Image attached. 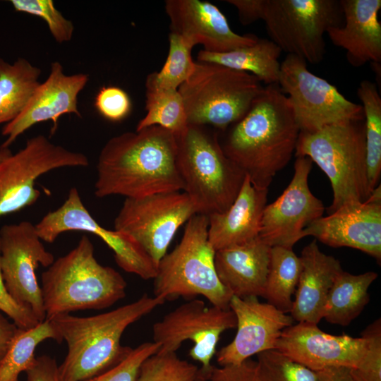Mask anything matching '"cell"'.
I'll use <instances>...</instances> for the list:
<instances>
[{
	"instance_id": "83f0119b",
	"label": "cell",
	"mask_w": 381,
	"mask_h": 381,
	"mask_svg": "<svg viewBox=\"0 0 381 381\" xmlns=\"http://www.w3.org/2000/svg\"><path fill=\"white\" fill-rule=\"evenodd\" d=\"M41 69L24 58L13 64L0 58V125L14 120L40 83Z\"/></svg>"
},
{
	"instance_id": "9a60e30c",
	"label": "cell",
	"mask_w": 381,
	"mask_h": 381,
	"mask_svg": "<svg viewBox=\"0 0 381 381\" xmlns=\"http://www.w3.org/2000/svg\"><path fill=\"white\" fill-rule=\"evenodd\" d=\"M54 257L28 221L5 224L0 229V265L6 289L18 303L28 306L41 322L46 320L41 287L35 270L49 267Z\"/></svg>"
},
{
	"instance_id": "74e56055",
	"label": "cell",
	"mask_w": 381,
	"mask_h": 381,
	"mask_svg": "<svg viewBox=\"0 0 381 381\" xmlns=\"http://www.w3.org/2000/svg\"><path fill=\"white\" fill-rule=\"evenodd\" d=\"M159 349L160 345L154 341L143 343L115 367L83 381H137L143 363Z\"/></svg>"
},
{
	"instance_id": "4fadbf2b",
	"label": "cell",
	"mask_w": 381,
	"mask_h": 381,
	"mask_svg": "<svg viewBox=\"0 0 381 381\" xmlns=\"http://www.w3.org/2000/svg\"><path fill=\"white\" fill-rule=\"evenodd\" d=\"M236 326L230 308L207 307L203 301L191 299L154 324L153 341L160 345L158 352L176 353L184 341H191L189 356L201 364V370H207L221 334Z\"/></svg>"
},
{
	"instance_id": "30bf717a",
	"label": "cell",
	"mask_w": 381,
	"mask_h": 381,
	"mask_svg": "<svg viewBox=\"0 0 381 381\" xmlns=\"http://www.w3.org/2000/svg\"><path fill=\"white\" fill-rule=\"evenodd\" d=\"M278 85L290 101L301 132L364 120L361 104L349 100L335 86L311 73L299 56L287 54L280 63Z\"/></svg>"
},
{
	"instance_id": "8992f818",
	"label": "cell",
	"mask_w": 381,
	"mask_h": 381,
	"mask_svg": "<svg viewBox=\"0 0 381 381\" xmlns=\"http://www.w3.org/2000/svg\"><path fill=\"white\" fill-rule=\"evenodd\" d=\"M294 155L310 158L329 179L333 199L329 214L369 198L372 191L367 174L364 120L300 132Z\"/></svg>"
},
{
	"instance_id": "8d00e7d4",
	"label": "cell",
	"mask_w": 381,
	"mask_h": 381,
	"mask_svg": "<svg viewBox=\"0 0 381 381\" xmlns=\"http://www.w3.org/2000/svg\"><path fill=\"white\" fill-rule=\"evenodd\" d=\"M367 340L366 350L358 365L350 368L353 381H381V320L378 318L361 333Z\"/></svg>"
},
{
	"instance_id": "f35d334b",
	"label": "cell",
	"mask_w": 381,
	"mask_h": 381,
	"mask_svg": "<svg viewBox=\"0 0 381 381\" xmlns=\"http://www.w3.org/2000/svg\"><path fill=\"white\" fill-rule=\"evenodd\" d=\"M95 107L104 119L118 122L131 112L132 103L128 93L116 86H104L95 98Z\"/></svg>"
},
{
	"instance_id": "ffe728a7",
	"label": "cell",
	"mask_w": 381,
	"mask_h": 381,
	"mask_svg": "<svg viewBox=\"0 0 381 381\" xmlns=\"http://www.w3.org/2000/svg\"><path fill=\"white\" fill-rule=\"evenodd\" d=\"M88 81V74L66 75L60 62L52 63L48 77L36 87L23 111L3 127L1 134L6 138L0 146L9 148L20 135L37 123L52 121L54 133L59 119L64 114L81 117L78 98Z\"/></svg>"
},
{
	"instance_id": "e0dca14e",
	"label": "cell",
	"mask_w": 381,
	"mask_h": 381,
	"mask_svg": "<svg viewBox=\"0 0 381 381\" xmlns=\"http://www.w3.org/2000/svg\"><path fill=\"white\" fill-rule=\"evenodd\" d=\"M334 248L349 247L381 260V189L377 185L364 202L346 204L326 217L311 222L304 229Z\"/></svg>"
},
{
	"instance_id": "ba28073f",
	"label": "cell",
	"mask_w": 381,
	"mask_h": 381,
	"mask_svg": "<svg viewBox=\"0 0 381 381\" xmlns=\"http://www.w3.org/2000/svg\"><path fill=\"white\" fill-rule=\"evenodd\" d=\"M263 88L249 73L197 61L193 73L179 92L188 125L225 131L246 115Z\"/></svg>"
},
{
	"instance_id": "6da1fadb",
	"label": "cell",
	"mask_w": 381,
	"mask_h": 381,
	"mask_svg": "<svg viewBox=\"0 0 381 381\" xmlns=\"http://www.w3.org/2000/svg\"><path fill=\"white\" fill-rule=\"evenodd\" d=\"M176 157V137L160 126L114 136L98 157L95 194L138 198L180 191L183 183Z\"/></svg>"
},
{
	"instance_id": "d6986e66",
	"label": "cell",
	"mask_w": 381,
	"mask_h": 381,
	"mask_svg": "<svg viewBox=\"0 0 381 381\" xmlns=\"http://www.w3.org/2000/svg\"><path fill=\"white\" fill-rule=\"evenodd\" d=\"M366 346L363 336L332 335L322 331L317 324L299 322L282 331L275 349L317 372L332 366L356 367Z\"/></svg>"
},
{
	"instance_id": "f546056e",
	"label": "cell",
	"mask_w": 381,
	"mask_h": 381,
	"mask_svg": "<svg viewBox=\"0 0 381 381\" xmlns=\"http://www.w3.org/2000/svg\"><path fill=\"white\" fill-rule=\"evenodd\" d=\"M48 339L59 344L63 341L49 320L30 329L18 328L6 353L0 360V381H19L20 374L29 370L35 363L37 346Z\"/></svg>"
},
{
	"instance_id": "ab89813d",
	"label": "cell",
	"mask_w": 381,
	"mask_h": 381,
	"mask_svg": "<svg viewBox=\"0 0 381 381\" xmlns=\"http://www.w3.org/2000/svg\"><path fill=\"white\" fill-rule=\"evenodd\" d=\"M0 310L9 317L20 329H30L40 322L30 308L17 302L8 293L2 277L1 265Z\"/></svg>"
},
{
	"instance_id": "b9f144b4",
	"label": "cell",
	"mask_w": 381,
	"mask_h": 381,
	"mask_svg": "<svg viewBox=\"0 0 381 381\" xmlns=\"http://www.w3.org/2000/svg\"><path fill=\"white\" fill-rule=\"evenodd\" d=\"M25 373L27 381H61L56 360L47 355L36 357L32 367Z\"/></svg>"
},
{
	"instance_id": "7dc6e473",
	"label": "cell",
	"mask_w": 381,
	"mask_h": 381,
	"mask_svg": "<svg viewBox=\"0 0 381 381\" xmlns=\"http://www.w3.org/2000/svg\"><path fill=\"white\" fill-rule=\"evenodd\" d=\"M196 381H211L207 376V370L199 368V374Z\"/></svg>"
},
{
	"instance_id": "ee69618b",
	"label": "cell",
	"mask_w": 381,
	"mask_h": 381,
	"mask_svg": "<svg viewBox=\"0 0 381 381\" xmlns=\"http://www.w3.org/2000/svg\"><path fill=\"white\" fill-rule=\"evenodd\" d=\"M18 327L0 313V360L6 353Z\"/></svg>"
},
{
	"instance_id": "7c38bea8",
	"label": "cell",
	"mask_w": 381,
	"mask_h": 381,
	"mask_svg": "<svg viewBox=\"0 0 381 381\" xmlns=\"http://www.w3.org/2000/svg\"><path fill=\"white\" fill-rule=\"evenodd\" d=\"M195 214L185 192L126 198L114 219V229L133 237L158 265L179 228Z\"/></svg>"
},
{
	"instance_id": "2e32d148",
	"label": "cell",
	"mask_w": 381,
	"mask_h": 381,
	"mask_svg": "<svg viewBox=\"0 0 381 381\" xmlns=\"http://www.w3.org/2000/svg\"><path fill=\"white\" fill-rule=\"evenodd\" d=\"M313 162L298 156L291 181L282 195L264 209L259 237L270 247L293 249L304 238V229L322 217L325 206L308 186Z\"/></svg>"
},
{
	"instance_id": "9c48e42d",
	"label": "cell",
	"mask_w": 381,
	"mask_h": 381,
	"mask_svg": "<svg viewBox=\"0 0 381 381\" xmlns=\"http://www.w3.org/2000/svg\"><path fill=\"white\" fill-rule=\"evenodd\" d=\"M261 20L282 51L315 64L324 58L327 28L342 24L343 14L337 0H262Z\"/></svg>"
},
{
	"instance_id": "603a6c76",
	"label": "cell",
	"mask_w": 381,
	"mask_h": 381,
	"mask_svg": "<svg viewBox=\"0 0 381 381\" xmlns=\"http://www.w3.org/2000/svg\"><path fill=\"white\" fill-rule=\"evenodd\" d=\"M270 248L258 236L246 243L215 250L217 276L232 296L263 297Z\"/></svg>"
},
{
	"instance_id": "5bb4252c",
	"label": "cell",
	"mask_w": 381,
	"mask_h": 381,
	"mask_svg": "<svg viewBox=\"0 0 381 381\" xmlns=\"http://www.w3.org/2000/svg\"><path fill=\"white\" fill-rule=\"evenodd\" d=\"M35 225L42 241L53 243L62 233L86 231L99 237L111 249L116 264L125 272L143 279H154L158 265L130 235L102 227L84 205L76 188H71L64 203L46 214Z\"/></svg>"
},
{
	"instance_id": "f1b7e54d",
	"label": "cell",
	"mask_w": 381,
	"mask_h": 381,
	"mask_svg": "<svg viewBox=\"0 0 381 381\" xmlns=\"http://www.w3.org/2000/svg\"><path fill=\"white\" fill-rule=\"evenodd\" d=\"M301 261L293 249L271 247L263 297L277 309L290 313L301 272Z\"/></svg>"
},
{
	"instance_id": "cb8c5ba5",
	"label": "cell",
	"mask_w": 381,
	"mask_h": 381,
	"mask_svg": "<svg viewBox=\"0 0 381 381\" xmlns=\"http://www.w3.org/2000/svg\"><path fill=\"white\" fill-rule=\"evenodd\" d=\"M268 189L254 186L247 176L231 205L208 216V239L215 250L246 243L259 236Z\"/></svg>"
},
{
	"instance_id": "ac0fdd59",
	"label": "cell",
	"mask_w": 381,
	"mask_h": 381,
	"mask_svg": "<svg viewBox=\"0 0 381 381\" xmlns=\"http://www.w3.org/2000/svg\"><path fill=\"white\" fill-rule=\"evenodd\" d=\"M229 308L236 319L237 332L234 339L216 355L219 366L238 365L252 356L275 349L282 331L293 325L290 315L258 297L233 296Z\"/></svg>"
},
{
	"instance_id": "60d3db41",
	"label": "cell",
	"mask_w": 381,
	"mask_h": 381,
	"mask_svg": "<svg viewBox=\"0 0 381 381\" xmlns=\"http://www.w3.org/2000/svg\"><path fill=\"white\" fill-rule=\"evenodd\" d=\"M207 373L211 381H259L255 370V361L250 358L235 365H212Z\"/></svg>"
},
{
	"instance_id": "5b68a950",
	"label": "cell",
	"mask_w": 381,
	"mask_h": 381,
	"mask_svg": "<svg viewBox=\"0 0 381 381\" xmlns=\"http://www.w3.org/2000/svg\"><path fill=\"white\" fill-rule=\"evenodd\" d=\"M176 164L183 190L197 214L225 212L234 202L245 174L224 154L217 132L188 125L177 138Z\"/></svg>"
},
{
	"instance_id": "e575fe53",
	"label": "cell",
	"mask_w": 381,
	"mask_h": 381,
	"mask_svg": "<svg viewBox=\"0 0 381 381\" xmlns=\"http://www.w3.org/2000/svg\"><path fill=\"white\" fill-rule=\"evenodd\" d=\"M199 368L176 353H156L141 365L137 381H196Z\"/></svg>"
},
{
	"instance_id": "4316f807",
	"label": "cell",
	"mask_w": 381,
	"mask_h": 381,
	"mask_svg": "<svg viewBox=\"0 0 381 381\" xmlns=\"http://www.w3.org/2000/svg\"><path fill=\"white\" fill-rule=\"evenodd\" d=\"M377 277L375 272L353 274L343 270L329 291L322 318L332 324L349 325L368 303V289Z\"/></svg>"
},
{
	"instance_id": "d4e9b609",
	"label": "cell",
	"mask_w": 381,
	"mask_h": 381,
	"mask_svg": "<svg viewBox=\"0 0 381 381\" xmlns=\"http://www.w3.org/2000/svg\"><path fill=\"white\" fill-rule=\"evenodd\" d=\"M301 272L290 311L294 320L318 324L337 277L343 271L339 260L322 252L316 240L303 248Z\"/></svg>"
},
{
	"instance_id": "1f68e13d",
	"label": "cell",
	"mask_w": 381,
	"mask_h": 381,
	"mask_svg": "<svg viewBox=\"0 0 381 381\" xmlns=\"http://www.w3.org/2000/svg\"><path fill=\"white\" fill-rule=\"evenodd\" d=\"M145 98L146 114L138 121L135 131L157 126L176 138L186 131L188 123L179 90H145Z\"/></svg>"
},
{
	"instance_id": "44dd1931",
	"label": "cell",
	"mask_w": 381,
	"mask_h": 381,
	"mask_svg": "<svg viewBox=\"0 0 381 381\" xmlns=\"http://www.w3.org/2000/svg\"><path fill=\"white\" fill-rule=\"evenodd\" d=\"M165 11L172 33L193 49L201 44L203 50L227 52L251 45L258 37L239 35L230 27L224 14L214 4L200 0H167Z\"/></svg>"
},
{
	"instance_id": "277c9868",
	"label": "cell",
	"mask_w": 381,
	"mask_h": 381,
	"mask_svg": "<svg viewBox=\"0 0 381 381\" xmlns=\"http://www.w3.org/2000/svg\"><path fill=\"white\" fill-rule=\"evenodd\" d=\"M46 320L84 310L109 308L123 298L127 284L115 269L95 258L92 243L83 235L77 246L41 276Z\"/></svg>"
},
{
	"instance_id": "d590c367",
	"label": "cell",
	"mask_w": 381,
	"mask_h": 381,
	"mask_svg": "<svg viewBox=\"0 0 381 381\" xmlns=\"http://www.w3.org/2000/svg\"><path fill=\"white\" fill-rule=\"evenodd\" d=\"M10 2L16 11L42 18L56 42H68L72 39L73 22L63 16L52 0H11Z\"/></svg>"
},
{
	"instance_id": "8fae6325",
	"label": "cell",
	"mask_w": 381,
	"mask_h": 381,
	"mask_svg": "<svg viewBox=\"0 0 381 381\" xmlns=\"http://www.w3.org/2000/svg\"><path fill=\"white\" fill-rule=\"evenodd\" d=\"M88 157L52 143L44 135L26 141L25 146L0 162V218L33 205L40 197L37 179L64 167H86Z\"/></svg>"
},
{
	"instance_id": "4dcf8cb0",
	"label": "cell",
	"mask_w": 381,
	"mask_h": 381,
	"mask_svg": "<svg viewBox=\"0 0 381 381\" xmlns=\"http://www.w3.org/2000/svg\"><path fill=\"white\" fill-rule=\"evenodd\" d=\"M364 115L366 167L370 190L381 174V97L377 84L362 80L357 89Z\"/></svg>"
},
{
	"instance_id": "f6af8a7d",
	"label": "cell",
	"mask_w": 381,
	"mask_h": 381,
	"mask_svg": "<svg viewBox=\"0 0 381 381\" xmlns=\"http://www.w3.org/2000/svg\"><path fill=\"white\" fill-rule=\"evenodd\" d=\"M318 381H353L350 368L332 366L317 371Z\"/></svg>"
},
{
	"instance_id": "836d02e7",
	"label": "cell",
	"mask_w": 381,
	"mask_h": 381,
	"mask_svg": "<svg viewBox=\"0 0 381 381\" xmlns=\"http://www.w3.org/2000/svg\"><path fill=\"white\" fill-rule=\"evenodd\" d=\"M255 370L259 381H318V373L276 349L257 354Z\"/></svg>"
},
{
	"instance_id": "484cf974",
	"label": "cell",
	"mask_w": 381,
	"mask_h": 381,
	"mask_svg": "<svg viewBox=\"0 0 381 381\" xmlns=\"http://www.w3.org/2000/svg\"><path fill=\"white\" fill-rule=\"evenodd\" d=\"M281 49L272 41L258 38L251 45L230 52L213 53L203 49L198 52V61L215 63L249 73L266 85L278 84L280 71L279 58Z\"/></svg>"
},
{
	"instance_id": "7402d4cb",
	"label": "cell",
	"mask_w": 381,
	"mask_h": 381,
	"mask_svg": "<svg viewBox=\"0 0 381 381\" xmlns=\"http://www.w3.org/2000/svg\"><path fill=\"white\" fill-rule=\"evenodd\" d=\"M344 22L327 28L332 43L344 49L348 62L360 67L381 62L380 0H340Z\"/></svg>"
},
{
	"instance_id": "3957f363",
	"label": "cell",
	"mask_w": 381,
	"mask_h": 381,
	"mask_svg": "<svg viewBox=\"0 0 381 381\" xmlns=\"http://www.w3.org/2000/svg\"><path fill=\"white\" fill-rule=\"evenodd\" d=\"M165 301L162 296L145 294L107 313L89 317L63 314L49 320L68 346L67 354L58 365L60 380L83 381L122 362L133 350L121 343L126 329Z\"/></svg>"
},
{
	"instance_id": "bcb514c9",
	"label": "cell",
	"mask_w": 381,
	"mask_h": 381,
	"mask_svg": "<svg viewBox=\"0 0 381 381\" xmlns=\"http://www.w3.org/2000/svg\"><path fill=\"white\" fill-rule=\"evenodd\" d=\"M12 154L11 150L9 148H4L0 146V162Z\"/></svg>"
},
{
	"instance_id": "7bdbcfd3",
	"label": "cell",
	"mask_w": 381,
	"mask_h": 381,
	"mask_svg": "<svg viewBox=\"0 0 381 381\" xmlns=\"http://www.w3.org/2000/svg\"><path fill=\"white\" fill-rule=\"evenodd\" d=\"M226 1L236 8L240 22L243 25H250L261 20L262 0H227Z\"/></svg>"
},
{
	"instance_id": "d6a6232c",
	"label": "cell",
	"mask_w": 381,
	"mask_h": 381,
	"mask_svg": "<svg viewBox=\"0 0 381 381\" xmlns=\"http://www.w3.org/2000/svg\"><path fill=\"white\" fill-rule=\"evenodd\" d=\"M169 52L159 71L147 76L145 90H179L192 75L195 61L191 55L192 48L177 35H169Z\"/></svg>"
},
{
	"instance_id": "52a82bcc",
	"label": "cell",
	"mask_w": 381,
	"mask_h": 381,
	"mask_svg": "<svg viewBox=\"0 0 381 381\" xmlns=\"http://www.w3.org/2000/svg\"><path fill=\"white\" fill-rule=\"evenodd\" d=\"M208 225L206 215L195 214L188 219L180 243L158 264L153 279L155 296L167 301L202 296L212 306L229 308L233 296L217 276Z\"/></svg>"
},
{
	"instance_id": "7a4b0ae2",
	"label": "cell",
	"mask_w": 381,
	"mask_h": 381,
	"mask_svg": "<svg viewBox=\"0 0 381 381\" xmlns=\"http://www.w3.org/2000/svg\"><path fill=\"white\" fill-rule=\"evenodd\" d=\"M227 129L220 143L224 154L254 186L267 189L294 155L301 132L278 84L264 87L246 115Z\"/></svg>"
}]
</instances>
